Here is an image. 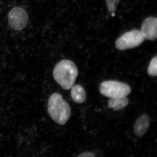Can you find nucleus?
Instances as JSON below:
<instances>
[{
    "instance_id": "nucleus-3",
    "label": "nucleus",
    "mask_w": 157,
    "mask_h": 157,
    "mask_svg": "<svg viewBox=\"0 0 157 157\" xmlns=\"http://www.w3.org/2000/svg\"><path fill=\"white\" fill-rule=\"evenodd\" d=\"M99 90L101 94L109 98L126 97L132 90L126 83L113 80L102 82L99 86Z\"/></svg>"
},
{
    "instance_id": "nucleus-9",
    "label": "nucleus",
    "mask_w": 157,
    "mask_h": 157,
    "mask_svg": "<svg viewBox=\"0 0 157 157\" xmlns=\"http://www.w3.org/2000/svg\"><path fill=\"white\" fill-rule=\"evenodd\" d=\"M71 96L73 101L78 104H82L86 100V95L85 90L79 85L73 86L71 89Z\"/></svg>"
},
{
    "instance_id": "nucleus-13",
    "label": "nucleus",
    "mask_w": 157,
    "mask_h": 157,
    "mask_svg": "<svg viewBox=\"0 0 157 157\" xmlns=\"http://www.w3.org/2000/svg\"><path fill=\"white\" fill-rule=\"evenodd\" d=\"M111 15H112V16H113V17H114L115 15V13H111Z\"/></svg>"
},
{
    "instance_id": "nucleus-1",
    "label": "nucleus",
    "mask_w": 157,
    "mask_h": 157,
    "mask_svg": "<svg viewBox=\"0 0 157 157\" xmlns=\"http://www.w3.org/2000/svg\"><path fill=\"white\" fill-rule=\"evenodd\" d=\"M78 75L77 67L70 60L61 61L54 69V78L64 90H70L73 87Z\"/></svg>"
},
{
    "instance_id": "nucleus-5",
    "label": "nucleus",
    "mask_w": 157,
    "mask_h": 157,
    "mask_svg": "<svg viewBox=\"0 0 157 157\" xmlns=\"http://www.w3.org/2000/svg\"><path fill=\"white\" fill-rule=\"evenodd\" d=\"M9 22L11 28L20 30L25 27L28 23L29 16L25 10L19 7H15L9 14Z\"/></svg>"
},
{
    "instance_id": "nucleus-4",
    "label": "nucleus",
    "mask_w": 157,
    "mask_h": 157,
    "mask_svg": "<svg viewBox=\"0 0 157 157\" xmlns=\"http://www.w3.org/2000/svg\"><path fill=\"white\" fill-rule=\"evenodd\" d=\"M145 39L139 30H133L125 33L116 41V48L123 51L137 47L141 45Z\"/></svg>"
},
{
    "instance_id": "nucleus-11",
    "label": "nucleus",
    "mask_w": 157,
    "mask_h": 157,
    "mask_svg": "<svg viewBox=\"0 0 157 157\" xmlns=\"http://www.w3.org/2000/svg\"><path fill=\"white\" fill-rule=\"evenodd\" d=\"M107 9L110 13H115L119 0H106Z\"/></svg>"
},
{
    "instance_id": "nucleus-2",
    "label": "nucleus",
    "mask_w": 157,
    "mask_h": 157,
    "mask_svg": "<svg viewBox=\"0 0 157 157\" xmlns=\"http://www.w3.org/2000/svg\"><path fill=\"white\" fill-rule=\"evenodd\" d=\"M48 113L52 120L59 124L64 125L70 118L71 108L59 93H54L49 98Z\"/></svg>"
},
{
    "instance_id": "nucleus-8",
    "label": "nucleus",
    "mask_w": 157,
    "mask_h": 157,
    "mask_svg": "<svg viewBox=\"0 0 157 157\" xmlns=\"http://www.w3.org/2000/svg\"><path fill=\"white\" fill-rule=\"evenodd\" d=\"M128 104V99L126 97L110 98L108 101V107L115 111H119L125 108Z\"/></svg>"
},
{
    "instance_id": "nucleus-7",
    "label": "nucleus",
    "mask_w": 157,
    "mask_h": 157,
    "mask_svg": "<svg viewBox=\"0 0 157 157\" xmlns=\"http://www.w3.org/2000/svg\"><path fill=\"white\" fill-rule=\"evenodd\" d=\"M150 125L149 118L143 114L137 118L134 125V133L137 137H142L146 134Z\"/></svg>"
},
{
    "instance_id": "nucleus-12",
    "label": "nucleus",
    "mask_w": 157,
    "mask_h": 157,
    "mask_svg": "<svg viewBox=\"0 0 157 157\" xmlns=\"http://www.w3.org/2000/svg\"><path fill=\"white\" fill-rule=\"evenodd\" d=\"M78 157H95V155L93 153L90 152H86L82 153L81 154L78 155Z\"/></svg>"
},
{
    "instance_id": "nucleus-10",
    "label": "nucleus",
    "mask_w": 157,
    "mask_h": 157,
    "mask_svg": "<svg viewBox=\"0 0 157 157\" xmlns=\"http://www.w3.org/2000/svg\"><path fill=\"white\" fill-rule=\"evenodd\" d=\"M157 56L153 58L150 63L147 73L150 76H156L157 75Z\"/></svg>"
},
{
    "instance_id": "nucleus-6",
    "label": "nucleus",
    "mask_w": 157,
    "mask_h": 157,
    "mask_svg": "<svg viewBox=\"0 0 157 157\" xmlns=\"http://www.w3.org/2000/svg\"><path fill=\"white\" fill-rule=\"evenodd\" d=\"M141 33L147 40L154 41L157 37V19L156 17H150L146 18L141 27Z\"/></svg>"
}]
</instances>
